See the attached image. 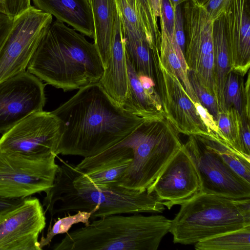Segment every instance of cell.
<instances>
[{"label":"cell","instance_id":"cell-7","mask_svg":"<svg viewBox=\"0 0 250 250\" xmlns=\"http://www.w3.org/2000/svg\"><path fill=\"white\" fill-rule=\"evenodd\" d=\"M53 153L29 156L0 150V198H25L47 192L59 167Z\"/></svg>","mask_w":250,"mask_h":250},{"label":"cell","instance_id":"cell-33","mask_svg":"<svg viewBox=\"0 0 250 250\" xmlns=\"http://www.w3.org/2000/svg\"><path fill=\"white\" fill-rule=\"evenodd\" d=\"M31 0H0V13L14 18L31 6Z\"/></svg>","mask_w":250,"mask_h":250},{"label":"cell","instance_id":"cell-8","mask_svg":"<svg viewBox=\"0 0 250 250\" xmlns=\"http://www.w3.org/2000/svg\"><path fill=\"white\" fill-rule=\"evenodd\" d=\"M53 16L32 6L13 19L0 49V83L26 71Z\"/></svg>","mask_w":250,"mask_h":250},{"label":"cell","instance_id":"cell-38","mask_svg":"<svg viewBox=\"0 0 250 250\" xmlns=\"http://www.w3.org/2000/svg\"><path fill=\"white\" fill-rule=\"evenodd\" d=\"M229 0H207L201 3L209 17L215 21L221 16Z\"/></svg>","mask_w":250,"mask_h":250},{"label":"cell","instance_id":"cell-42","mask_svg":"<svg viewBox=\"0 0 250 250\" xmlns=\"http://www.w3.org/2000/svg\"><path fill=\"white\" fill-rule=\"evenodd\" d=\"M169 1L173 7L174 10L178 5H179L181 3L185 1H191L192 2L198 1V0H169Z\"/></svg>","mask_w":250,"mask_h":250},{"label":"cell","instance_id":"cell-30","mask_svg":"<svg viewBox=\"0 0 250 250\" xmlns=\"http://www.w3.org/2000/svg\"><path fill=\"white\" fill-rule=\"evenodd\" d=\"M188 75L199 103L207 109L215 120L219 112L215 95L200 81L192 70L188 69Z\"/></svg>","mask_w":250,"mask_h":250},{"label":"cell","instance_id":"cell-16","mask_svg":"<svg viewBox=\"0 0 250 250\" xmlns=\"http://www.w3.org/2000/svg\"><path fill=\"white\" fill-rule=\"evenodd\" d=\"M127 59L139 75L154 80L153 48L140 20L126 0H117Z\"/></svg>","mask_w":250,"mask_h":250},{"label":"cell","instance_id":"cell-5","mask_svg":"<svg viewBox=\"0 0 250 250\" xmlns=\"http://www.w3.org/2000/svg\"><path fill=\"white\" fill-rule=\"evenodd\" d=\"M164 127L158 120H145L122 140L98 154L103 160L126 155L132 158L118 186L146 190L181 147L175 130Z\"/></svg>","mask_w":250,"mask_h":250},{"label":"cell","instance_id":"cell-22","mask_svg":"<svg viewBox=\"0 0 250 250\" xmlns=\"http://www.w3.org/2000/svg\"><path fill=\"white\" fill-rule=\"evenodd\" d=\"M213 78L215 92L219 111L226 110L224 89L228 75L231 71L223 15L213 22Z\"/></svg>","mask_w":250,"mask_h":250},{"label":"cell","instance_id":"cell-18","mask_svg":"<svg viewBox=\"0 0 250 250\" xmlns=\"http://www.w3.org/2000/svg\"><path fill=\"white\" fill-rule=\"evenodd\" d=\"M99 82L107 93L123 106L128 92V76L119 11L109 58Z\"/></svg>","mask_w":250,"mask_h":250},{"label":"cell","instance_id":"cell-31","mask_svg":"<svg viewBox=\"0 0 250 250\" xmlns=\"http://www.w3.org/2000/svg\"><path fill=\"white\" fill-rule=\"evenodd\" d=\"M213 62L214 57L212 51L198 59L188 68L192 70L200 81L215 95L213 78Z\"/></svg>","mask_w":250,"mask_h":250},{"label":"cell","instance_id":"cell-9","mask_svg":"<svg viewBox=\"0 0 250 250\" xmlns=\"http://www.w3.org/2000/svg\"><path fill=\"white\" fill-rule=\"evenodd\" d=\"M63 129L52 112L34 113L3 134L0 150L29 156L56 155Z\"/></svg>","mask_w":250,"mask_h":250},{"label":"cell","instance_id":"cell-12","mask_svg":"<svg viewBox=\"0 0 250 250\" xmlns=\"http://www.w3.org/2000/svg\"><path fill=\"white\" fill-rule=\"evenodd\" d=\"M39 199L26 197L0 216V250H42L40 234L46 226Z\"/></svg>","mask_w":250,"mask_h":250},{"label":"cell","instance_id":"cell-3","mask_svg":"<svg viewBox=\"0 0 250 250\" xmlns=\"http://www.w3.org/2000/svg\"><path fill=\"white\" fill-rule=\"evenodd\" d=\"M27 71L47 84L66 91L99 82L104 67L94 43L56 20L42 38Z\"/></svg>","mask_w":250,"mask_h":250},{"label":"cell","instance_id":"cell-26","mask_svg":"<svg viewBox=\"0 0 250 250\" xmlns=\"http://www.w3.org/2000/svg\"><path fill=\"white\" fill-rule=\"evenodd\" d=\"M132 159L127 157L117 158L83 171L93 183L109 186H118L119 181Z\"/></svg>","mask_w":250,"mask_h":250},{"label":"cell","instance_id":"cell-14","mask_svg":"<svg viewBox=\"0 0 250 250\" xmlns=\"http://www.w3.org/2000/svg\"><path fill=\"white\" fill-rule=\"evenodd\" d=\"M156 60L161 71L164 104L169 120L183 133L200 137L210 135L180 81L164 66L159 57Z\"/></svg>","mask_w":250,"mask_h":250},{"label":"cell","instance_id":"cell-41","mask_svg":"<svg viewBox=\"0 0 250 250\" xmlns=\"http://www.w3.org/2000/svg\"><path fill=\"white\" fill-rule=\"evenodd\" d=\"M155 17L161 16V7L162 0H149Z\"/></svg>","mask_w":250,"mask_h":250},{"label":"cell","instance_id":"cell-32","mask_svg":"<svg viewBox=\"0 0 250 250\" xmlns=\"http://www.w3.org/2000/svg\"><path fill=\"white\" fill-rule=\"evenodd\" d=\"M224 99L227 109L233 107L241 114L244 109L241 88L238 77L232 71L228 75L225 82Z\"/></svg>","mask_w":250,"mask_h":250},{"label":"cell","instance_id":"cell-1","mask_svg":"<svg viewBox=\"0 0 250 250\" xmlns=\"http://www.w3.org/2000/svg\"><path fill=\"white\" fill-rule=\"evenodd\" d=\"M63 125L57 155H96L131 132L145 119L127 111L99 82L86 85L52 111Z\"/></svg>","mask_w":250,"mask_h":250},{"label":"cell","instance_id":"cell-15","mask_svg":"<svg viewBox=\"0 0 250 250\" xmlns=\"http://www.w3.org/2000/svg\"><path fill=\"white\" fill-rule=\"evenodd\" d=\"M248 0H229L223 14L231 71L244 76L250 64Z\"/></svg>","mask_w":250,"mask_h":250},{"label":"cell","instance_id":"cell-20","mask_svg":"<svg viewBox=\"0 0 250 250\" xmlns=\"http://www.w3.org/2000/svg\"><path fill=\"white\" fill-rule=\"evenodd\" d=\"M93 17L94 43L100 56L104 69L113 42L119 14L117 0H88Z\"/></svg>","mask_w":250,"mask_h":250},{"label":"cell","instance_id":"cell-25","mask_svg":"<svg viewBox=\"0 0 250 250\" xmlns=\"http://www.w3.org/2000/svg\"><path fill=\"white\" fill-rule=\"evenodd\" d=\"M197 250H250V226L221 233L195 244Z\"/></svg>","mask_w":250,"mask_h":250},{"label":"cell","instance_id":"cell-24","mask_svg":"<svg viewBox=\"0 0 250 250\" xmlns=\"http://www.w3.org/2000/svg\"><path fill=\"white\" fill-rule=\"evenodd\" d=\"M161 28L160 55L159 58L164 66L179 79L193 103L199 101L189 83L188 71L183 66L177 55L165 28L160 23Z\"/></svg>","mask_w":250,"mask_h":250},{"label":"cell","instance_id":"cell-39","mask_svg":"<svg viewBox=\"0 0 250 250\" xmlns=\"http://www.w3.org/2000/svg\"><path fill=\"white\" fill-rule=\"evenodd\" d=\"M13 18L0 13V49L12 27Z\"/></svg>","mask_w":250,"mask_h":250},{"label":"cell","instance_id":"cell-23","mask_svg":"<svg viewBox=\"0 0 250 250\" xmlns=\"http://www.w3.org/2000/svg\"><path fill=\"white\" fill-rule=\"evenodd\" d=\"M196 137L236 173L250 183V157L239 152L220 139L209 136Z\"/></svg>","mask_w":250,"mask_h":250},{"label":"cell","instance_id":"cell-35","mask_svg":"<svg viewBox=\"0 0 250 250\" xmlns=\"http://www.w3.org/2000/svg\"><path fill=\"white\" fill-rule=\"evenodd\" d=\"M201 120L212 137L220 139L225 142L224 138L217 125L215 120L209 112L199 103H193Z\"/></svg>","mask_w":250,"mask_h":250},{"label":"cell","instance_id":"cell-6","mask_svg":"<svg viewBox=\"0 0 250 250\" xmlns=\"http://www.w3.org/2000/svg\"><path fill=\"white\" fill-rule=\"evenodd\" d=\"M169 232L174 243L191 245L250 226V198L200 192L181 205Z\"/></svg>","mask_w":250,"mask_h":250},{"label":"cell","instance_id":"cell-19","mask_svg":"<svg viewBox=\"0 0 250 250\" xmlns=\"http://www.w3.org/2000/svg\"><path fill=\"white\" fill-rule=\"evenodd\" d=\"M36 8L93 38L94 29L88 0H32Z\"/></svg>","mask_w":250,"mask_h":250},{"label":"cell","instance_id":"cell-21","mask_svg":"<svg viewBox=\"0 0 250 250\" xmlns=\"http://www.w3.org/2000/svg\"><path fill=\"white\" fill-rule=\"evenodd\" d=\"M127 66L128 89L123 106L129 112L145 120H158V100L156 94L153 88H144L139 74L127 59Z\"/></svg>","mask_w":250,"mask_h":250},{"label":"cell","instance_id":"cell-36","mask_svg":"<svg viewBox=\"0 0 250 250\" xmlns=\"http://www.w3.org/2000/svg\"><path fill=\"white\" fill-rule=\"evenodd\" d=\"M174 10L169 0H162L160 23H162L169 39L174 34Z\"/></svg>","mask_w":250,"mask_h":250},{"label":"cell","instance_id":"cell-10","mask_svg":"<svg viewBox=\"0 0 250 250\" xmlns=\"http://www.w3.org/2000/svg\"><path fill=\"white\" fill-rule=\"evenodd\" d=\"M184 146L197 169L201 192L235 199L250 198V183L233 170L196 136L191 135Z\"/></svg>","mask_w":250,"mask_h":250},{"label":"cell","instance_id":"cell-28","mask_svg":"<svg viewBox=\"0 0 250 250\" xmlns=\"http://www.w3.org/2000/svg\"><path fill=\"white\" fill-rule=\"evenodd\" d=\"M215 120L226 142L238 151V140L241 114L234 108L231 107L219 111Z\"/></svg>","mask_w":250,"mask_h":250},{"label":"cell","instance_id":"cell-37","mask_svg":"<svg viewBox=\"0 0 250 250\" xmlns=\"http://www.w3.org/2000/svg\"><path fill=\"white\" fill-rule=\"evenodd\" d=\"M174 23L173 37L176 43L185 55L186 38L184 31L183 20L180 5L174 10Z\"/></svg>","mask_w":250,"mask_h":250},{"label":"cell","instance_id":"cell-27","mask_svg":"<svg viewBox=\"0 0 250 250\" xmlns=\"http://www.w3.org/2000/svg\"><path fill=\"white\" fill-rule=\"evenodd\" d=\"M132 7L140 20L146 35L153 48H158L161 43V35L149 0H126Z\"/></svg>","mask_w":250,"mask_h":250},{"label":"cell","instance_id":"cell-13","mask_svg":"<svg viewBox=\"0 0 250 250\" xmlns=\"http://www.w3.org/2000/svg\"><path fill=\"white\" fill-rule=\"evenodd\" d=\"M170 209L182 205L201 191L196 167L184 145L175 153L146 189Z\"/></svg>","mask_w":250,"mask_h":250},{"label":"cell","instance_id":"cell-2","mask_svg":"<svg viewBox=\"0 0 250 250\" xmlns=\"http://www.w3.org/2000/svg\"><path fill=\"white\" fill-rule=\"evenodd\" d=\"M60 160L53 186L43 201L51 216L49 227L57 213L86 210L92 212L90 219L94 220L125 213H160L165 208L153 193L96 184L76 166Z\"/></svg>","mask_w":250,"mask_h":250},{"label":"cell","instance_id":"cell-34","mask_svg":"<svg viewBox=\"0 0 250 250\" xmlns=\"http://www.w3.org/2000/svg\"><path fill=\"white\" fill-rule=\"evenodd\" d=\"M249 119L245 110L241 114V124L238 140V150L242 154L250 157V133Z\"/></svg>","mask_w":250,"mask_h":250},{"label":"cell","instance_id":"cell-17","mask_svg":"<svg viewBox=\"0 0 250 250\" xmlns=\"http://www.w3.org/2000/svg\"><path fill=\"white\" fill-rule=\"evenodd\" d=\"M184 18L188 38L185 57L188 67L198 59L213 51L214 21L199 1L186 3Z\"/></svg>","mask_w":250,"mask_h":250},{"label":"cell","instance_id":"cell-29","mask_svg":"<svg viewBox=\"0 0 250 250\" xmlns=\"http://www.w3.org/2000/svg\"><path fill=\"white\" fill-rule=\"evenodd\" d=\"M91 214V211L78 210L75 214L58 218L54 224L48 228L46 236H42L39 241L42 250L50 245L55 236L68 232L73 225L80 223L84 224V226L88 225Z\"/></svg>","mask_w":250,"mask_h":250},{"label":"cell","instance_id":"cell-11","mask_svg":"<svg viewBox=\"0 0 250 250\" xmlns=\"http://www.w3.org/2000/svg\"><path fill=\"white\" fill-rule=\"evenodd\" d=\"M45 85L28 71L0 83V133L34 113L43 111Z\"/></svg>","mask_w":250,"mask_h":250},{"label":"cell","instance_id":"cell-40","mask_svg":"<svg viewBox=\"0 0 250 250\" xmlns=\"http://www.w3.org/2000/svg\"><path fill=\"white\" fill-rule=\"evenodd\" d=\"M24 198L5 199L0 198V216L20 204Z\"/></svg>","mask_w":250,"mask_h":250},{"label":"cell","instance_id":"cell-4","mask_svg":"<svg viewBox=\"0 0 250 250\" xmlns=\"http://www.w3.org/2000/svg\"><path fill=\"white\" fill-rule=\"evenodd\" d=\"M111 215L66 233L54 250H156L171 220L161 215Z\"/></svg>","mask_w":250,"mask_h":250}]
</instances>
